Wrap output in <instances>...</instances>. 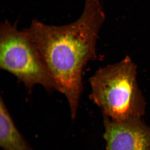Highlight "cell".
I'll return each instance as SVG.
<instances>
[{
  "label": "cell",
  "mask_w": 150,
  "mask_h": 150,
  "mask_svg": "<svg viewBox=\"0 0 150 150\" xmlns=\"http://www.w3.org/2000/svg\"><path fill=\"white\" fill-rule=\"evenodd\" d=\"M137 67L129 56L96 71L89 79L91 98L115 121L141 119L146 103L138 85Z\"/></svg>",
  "instance_id": "2"
},
{
  "label": "cell",
  "mask_w": 150,
  "mask_h": 150,
  "mask_svg": "<svg viewBox=\"0 0 150 150\" xmlns=\"http://www.w3.org/2000/svg\"><path fill=\"white\" fill-rule=\"evenodd\" d=\"M0 146L4 150H32L15 125L2 96L0 98Z\"/></svg>",
  "instance_id": "5"
},
{
  "label": "cell",
  "mask_w": 150,
  "mask_h": 150,
  "mask_svg": "<svg viewBox=\"0 0 150 150\" xmlns=\"http://www.w3.org/2000/svg\"><path fill=\"white\" fill-rule=\"evenodd\" d=\"M0 68L13 75L30 91L37 85L48 91H58L27 33L7 21L0 27Z\"/></svg>",
  "instance_id": "3"
},
{
  "label": "cell",
  "mask_w": 150,
  "mask_h": 150,
  "mask_svg": "<svg viewBox=\"0 0 150 150\" xmlns=\"http://www.w3.org/2000/svg\"><path fill=\"white\" fill-rule=\"evenodd\" d=\"M104 19L99 0H85L83 12L74 22L59 26L34 19L25 29L58 91L67 98L73 119L83 90V69L97 57V40Z\"/></svg>",
  "instance_id": "1"
},
{
  "label": "cell",
  "mask_w": 150,
  "mask_h": 150,
  "mask_svg": "<svg viewBox=\"0 0 150 150\" xmlns=\"http://www.w3.org/2000/svg\"><path fill=\"white\" fill-rule=\"evenodd\" d=\"M106 150H150V127L141 119L115 121L104 116Z\"/></svg>",
  "instance_id": "4"
}]
</instances>
